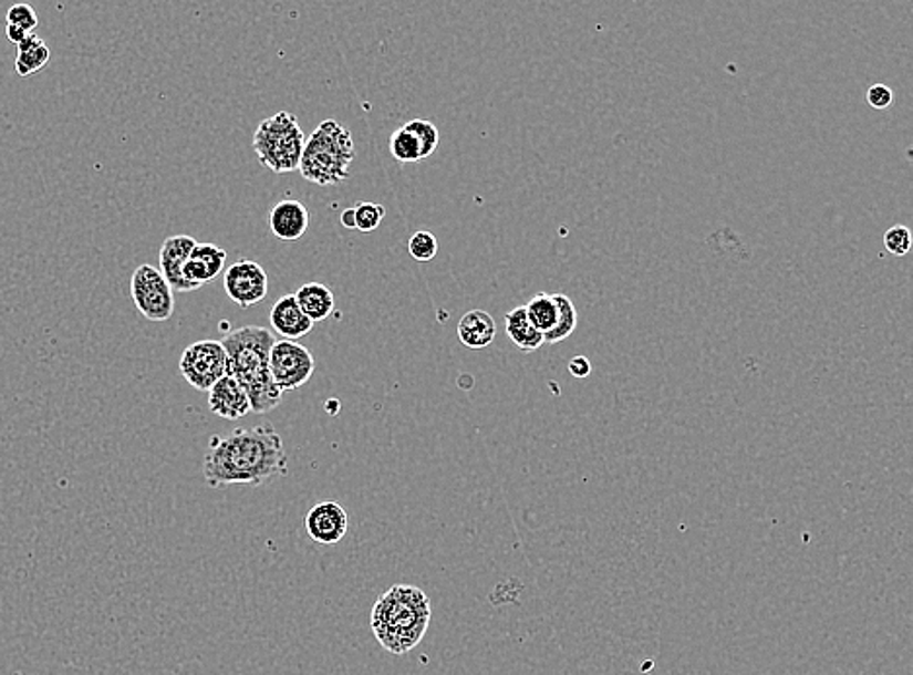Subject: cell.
Here are the masks:
<instances>
[{"instance_id": "20", "label": "cell", "mask_w": 913, "mask_h": 675, "mask_svg": "<svg viewBox=\"0 0 913 675\" xmlns=\"http://www.w3.org/2000/svg\"><path fill=\"white\" fill-rule=\"evenodd\" d=\"M528 320L532 322L533 328L542 333L543 338L550 333L556 323H558L559 308L556 304V298L548 292H538L536 297L525 305Z\"/></svg>"}, {"instance_id": "26", "label": "cell", "mask_w": 913, "mask_h": 675, "mask_svg": "<svg viewBox=\"0 0 913 675\" xmlns=\"http://www.w3.org/2000/svg\"><path fill=\"white\" fill-rule=\"evenodd\" d=\"M884 248L894 258H904L912 250V230L907 226H892L884 233Z\"/></svg>"}, {"instance_id": "25", "label": "cell", "mask_w": 913, "mask_h": 675, "mask_svg": "<svg viewBox=\"0 0 913 675\" xmlns=\"http://www.w3.org/2000/svg\"><path fill=\"white\" fill-rule=\"evenodd\" d=\"M407 250L415 261L419 263H428L430 259H435L438 253V241L435 233L428 230H419L413 233L409 241H407Z\"/></svg>"}, {"instance_id": "27", "label": "cell", "mask_w": 913, "mask_h": 675, "mask_svg": "<svg viewBox=\"0 0 913 675\" xmlns=\"http://www.w3.org/2000/svg\"><path fill=\"white\" fill-rule=\"evenodd\" d=\"M7 22H9V25H17V28L28 33H33V30L40 24L38 14L30 4L10 7L9 12H7Z\"/></svg>"}, {"instance_id": "19", "label": "cell", "mask_w": 913, "mask_h": 675, "mask_svg": "<svg viewBox=\"0 0 913 675\" xmlns=\"http://www.w3.org/2000/svg\"><path fill=\"white\" fill-rule=\"evenodd\" d=\"M14 71L20 79H28L32 74L40 73L41 69L49 65V48L45 41L41 40L38 33H30L20 45H18Z\"/></svg>"}, {"instance_id": "13", "label": "cell", "mask_w": 913, "mask_h": 675, "mask_svg": "<svg viewBox=\"0 0 913 675\" xmlns=\"http://www.w3.org/2000/svg\"><path fill=\"white\" fill-rule=\"evenodd\" d=\"M267 225L279 240L297 241L307 233L308 225H310V212L304 207V202L283 199V201L277 202L273 209L269 210Z\"/></svg>"}, {"instance_id": "24", "label": "cell", "mask_w": 913, "mask_h": 675, "mask_svg": "<svg viewBox=\"0 0 913 675\" xmlns=\"http://www.w3.org/2000/svg\"><path fill=\"white\" fill-rule=\"evenodd\" d=\"M355 212V230L363 233H371L378 230L382 220L386 217V207L381 202L361 201L353 207Z\"/></svg>"}, {"instance_id": "21", "label": "cell", "mask_w": 913, "mask_h": 675, "mask_svg": "<svg viewBox=\"0 0 913 675\" xmlns=\"http://www.w3.org/2000/svg\"><path fill=\"white\" fill-rule=\"evenodd\" d=\"M553 298H556V304H558L559 308L558 323H556V328L543 338V341L550 343V345H556V343H561V341H566L567 338H571L574 330H577V323H579V315H577V308H574L573 300L566 297V294H553Z\"/></svg>"}, {"instance_id": "15", "label": "cell", "mask_w": 913, "mask_h": 675, "mask_svg": "<svg viewBox=\"0 0 913 675\" xmlns=\"http://www.w3.org/2000/svg\"><path fill=\"white\" fill-rule=\"evenodd\" d=\"M209 409L220 418L227 420H238L250 413V399L248 394L230 374L220 378L215 386L209 390Z\"/></svg>"}, {"instance_id": "16", "label": "cell", "mask_w": 913, "mask_h": 675, "mask_svg": "<svg viewBox=\"0 0 913 675\" xmlns=\"http://www.w3.org/2000/svg\"><path fill=\"white\" fill-rule=\"evenodd\" d=\"M458 339L468 349H486L494 343L497 335V323L494 315L487 314L484 310H469L461 315L458 322Z\"/></svg>"}, {"instance_id": "11", "label": "cell", "mask_w": 913, "mask_h": 675, "mask_svg": "<svg viewBox=\"0 0 913 675\" xmlns=\"http://www.w3.org/2000/svg\"><path fill=\"white\" fill-rule=\"evenodd\" d=\"M197 241L187 236V233H176L166 238L160 248V273H163L166 282L170 284L172 292H191L197 290V287L189 284L184 277V266H186L189 253L195 248Z\"/></svg>"}, {"instance_id": "8", "label": "cell", "mask_w": 913, "mask_h": 675, "mask_svg": "<svg viewBox=\"0 0 913 675\" xmlns=\"http://www.w3.org/2000/svg\"><path fill=\"white\" fill-rule=\"evenodd\" d=\"M269 371L281 394L294 392L312 378L315 371L314 354L297 341L277 339L269 353Z\"/></svg>"}, {"instance_id": "14", "label": "cell", "mask_w": 913, "mask_h": 675, "mask_svg": "<svg viewBox=\"0 0 913 675\" xmlns=\"http://www.w3.org/2000/svg\"><path fill=\"white\" fill-rule=\"evenodd\" d=\"M269 323L273 328V333L287 341L304 338L314 328V322L300 310L294 294H284L277 300L269 312Z\"/></svg>"}, {"instance_id": "1", "label": "cell", "mask_w": 913, "mask_h": 675, "mask_svg": "<svg viewBox=\"0 0 913 675\" xmlns=\"http://www.w3.org/2000/svg\"><path fill=\"white\" fill-rule=\"evenodd\" d=\"M287 464L283 438L273 426L235 428L210 438L203 459V477L210 489L228 485L259 487L287 475Z\"/></svg>"}, {"instance_id": "4", "label": "cell", "mask_w": 913, "mask_h": 675, "mask_svg": "<svg viewBox=\"0 0 913 675\" xmlns=\"http://www.w3.org/2000/svg\"><path fill=\"white\" fill-rule=\"evenodd\" d=\"M355 143L351 131L338 120H325L307 138L300 174L318 187L338 186L351 176Z\"/></svg>"}, {"instance_id": "31", "label": "cell", "mask_w": 913, "mask_h": 675, "mask_svg": "<svg viewBox=\"0 0 913 675\" xmlns=\"http://www.w3.org/2000/svg\"><path fill=\"white\" fill-rule=\"evenodd\" d=\"M341 225L345 226L347 230H355V212H353V207H349V209L341 212Z\"/></svg>"}, {"instance_id": "12", "label": "cell", "mask_w": 913, "mask_h": 675, "mask_svg": "<svg viewBox=\"0 0 913 675\" xmlns=\"http://www.w3.org/2000/svg\"><path fill=\"white\" fill-rule=\"evenodd\" d=\"M227 263V251L217 243H195L194 250L184 266V277L189 284L203 287L215 281Z\"/></svg>"}, {"instance_id": "17", "label": "cell", "mask_w": 913, "mask_h": 675, "mask_svg": "<svg viewBox=\"0 0 913 675\" xmlns=\"http://www.w3.org/2000/svg\"><path fill=\"white\" fill-rule=\"evenodd\" d=\"M294 298L299 302L300 310L312 320V322H324L335 310V298L332 290L322 282H307L302 284Z\"/></svg>"}, {"instance_id": "18", "label": "cell", "mask_w": 913, "mask_h": 675, "mask_svg": "<svg viewBox=\"0 0 913 675\" xmlns=\"http://www.w3.org/2000/svg\"><path fill=\"white\" fill-rule=\"evenodd\" d=\"M505 330H507L510 341L525 353H533L546 343L542 333L536 330L532 322L528 320L525 305H518L505 315Z\"/></svg>"}, {"instance_id": "5", "label": "cell", "mask_w": 913, "mask_h": 675, "mask_svg": "<svg viewBox=\"0 0 913 675\" xmlns=\"http://www.w3.org/2000/svg\"><path fill=\"white\" fill-rule=\"evenodd\" d=\"M304 145L307 135L297 115L284 110L261 121L251 141L259 164L273 174L297 172Z\"/></svg>"}, {"instance_id": "10", "label": "cell", "mask_w": 913, "mask_h": 675, "mask_svg": "<svg viewBox=\"0 0 913 675\" xmlns=\"http://www.w3.org/2000/svg\"><path fill=\"white\" fill-rule=\"evenodd\" d=\"M349 516L338 502H322L310 508L307 515V531L318 546H338L347 536Z\"/></svg>"}, {"instance_id": "23", "label": "cell", "mask_w": 913, "mask_h": 675, "mask_svg": "<svg viewBox=\"0 0 913 675\" xmlns=\"http://www.w3.org/2000/svg\"><path fill=\"white\" fill-rule=\"evenodd\" d=\"M390 154L394 156V160L402 162V164L421 162L419 143L405 127H400V129L392 133Z\"/></svg>"}, {"instance_id": "9", "label": "cell", "mask_w": 913, "mask_h": 675, "mask_svg": "<svg viewBox=\"0 0 913 675\" xmlns=\"http://www.w3.org/2000/svg\"><path fill=\"white\" fill-rule=\"evenodd\" d=\"M225 290L236 305L251 308L267 297L269 277L258 261L240 259L235 266L228 267L225 273Z\"/></svg>"}, {"instance_id": "29", "label": "cell", "mask_w": 913, "mask_h": 675, "mask_svg": "<svg viewBox=\"0 0 913 675\" xmlns=\"http://www.w3.org/2000/svg\"><path fill=\"white\" fill-rule=\"evenodd\" d=\"M569 372L574 378H589L592 364L587 356H574L573 361L569 362Z\"/></svg>"}, {"instance_id": "7", "label": "cell", "mask_w": 913, "mask_h": 675, "mask_svg": "<svg viewBox=\"0 0 913 675\" xmlns=\"http://www.w3.org/2000/svg\"><path fill=\"white\" fill-rule=\"evenodd\" d=\"M131 298L148 322H166L174 315L176 298L156 267L138 266L131 277Z\"/></svg>"}, {"instance_id": "2", "label": "cell", "mask_w": 913, "mask_h": 675, "mask_svg": "<svg viewBox=\"0 0 913 675\" xmlns=\"http://www.w3.org/2000/svg\"><path fill=\"white\" fill-rule=\"evenodd\" d=\"M276 341L273 331L259 325H243L220 341L227 351L228 374L246 390L251 411L258 415L277 409L283 397L269 371V353Z\"/></svg>"}, {"instance_id": "28", "label": "cell", "mask_w": 913, "mask_h": 675, "mask_svg": "<svg viewBox=\"0 0 913 675\" xmlns=\"http://www.w3.org/2000/svg\"><path fill=\"white\" fill-rule=\"evenodd\" d=\"M894 102V92L886 84H873L867 90V104L873 110H889Z\"/></svg>"}, {"instance_id": "6", "label": "cell", "mask_w": 913, "mask_h": 675, "mask_svg": "<svg viewBox=\"0 0 913 675\" xmlns=\"http://www.w3.org/2000/svg\"><path fill=\"white\" fill-rule=\"evenodd\" d=\"M179 372L189 386L207 392L228 374V359L220 341L203 339L186 346L179 359Z\"/></svg>"}, {"instance_id": "30", "label": "cell", "mask_w": 913, "mask_h": 675, "mask_svg": "<svg viewBox=\"0 0 913 675\" xmlns=\"http://www.w3.org/2000/svg\"><path fill=\"white\" fill-rule=\"evenodd\" d=\"M28 35H30V33L24 32V30H20L17 25L7 24V38H9V41H12L17 48L20 43H22V41L25 40V38H28Z\"/></svg>"}, {"instance_id": "3", "label": "cell", "mask_w": 913, "mask_h": 675, "mask_svg": "<svg viewBox=\"0 0 913 675\" xmlns=\"http://www.w3.org/2000/svg\"><path fill=\"white\" fill-rule=\"evenodd\" d=\"M430 623V600L417 586L397 584L374 603L372 633L390 652L402 656L423 641Z\"/></svg>"}, {"instance_id": "22", "label": "cell", "mask_w": 913, "mask_h": 675, "mask_svg": "<svg viewBox=\"0 0 913 675\" xmlns=\"http://www.w3.org/2000/svg\"><path fill=\"white\" fill-rule=\"evenodd\" d=\"M404 127L419 143L421 160H425L437 150L438 143H440V133H438L435 123L427 120H412L409 123H405Z\"/></svg>"}]
</instances>
